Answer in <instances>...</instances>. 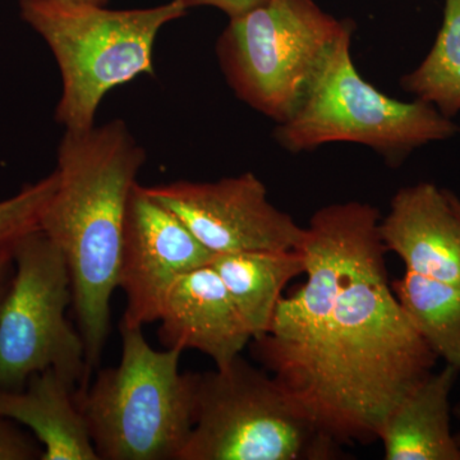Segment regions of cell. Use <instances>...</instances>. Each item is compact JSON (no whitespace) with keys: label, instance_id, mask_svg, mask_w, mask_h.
I'll use <instances>...</instances> for the list:
<instances>
[{"label":"cell","instance_id":"1","mask_svg":"<svg viewBox=\"0 0 460 460\" xmlns=\"http://www.w3.org/2000/svg\"><path fill=\"white\" fill-rule=\"evenodd\" d=\"M381 213L366 202L319 208L305 228V281L283 296L253 357L339 445L378 440L384 420L438 357L389 281Z\"/></svg>","mask_w":460,"mask_h":460},{"label":"cell","instance_id":"2","mask_svg":"<svg viewBox=\"0 0 460 460\" xmlns=\"http://www.w3.org/2000/svg\"><path fill=\"white\" fill-rule=\"evenodd\" d=\"M57 162V189L40 229L68 263L91 381L107 344L127 208L146 153L117 119L84 131L66 129Z\"/></svg>","mask_w":460,"mask_h":460},{"label":"cell","instance_id":"3","mask_svg":"<svg viewBox=\"0 0 460 460\" xmlns=\"http://www.w3.org/2000/svg\"><path fill=\"white\" fill-rule=\"evenodd\" d=\"M189 8L183 0L124 11L63 0H20L21 17L44 39L59 66L58 122L72 131L93 128L109 91L138 75H155L157 35Z\"/></svg>","mask_w":460,"mask_h":460},{"label":"cell","instance_id":"4","mask_svg":"<svg viewBox=\"0 0 460 460\" xmlns=\"http://www.w3.org/2000/svg\"><path fill=\"white\" fill-rule=\"evenodd\" d=\"M122 356L75 390L100 460H178L193 429V372L181 350H157L142 328L120 323Z\"/></svg>","mask_w":460,"mask_h":460},{"label":"cell","instance_id":"5","mask_svg":"<svg viewBox=\"0 0 460 460\" xmlns=\"http://www.w3.org/2000/svg\"><path fill=\"white\" fill-rule=\"evenodd\" d=\"M356 31L314 0H263L230 17L217 56L230 89L277 124L302 107L344 39Z\"/></svg>","mask_w":460,"mask_h":460},{"label":"cell","instance_id":"6","mask_svg":"<svg viewBox=\"0 0 460 460\" xmlns=\"http://www.w3.org/2000/svg\"><path fill=\"white\" fill-rule=\"evenodd\" d=\"M193 429L178 460H332L341 445L265 368L239 356L193 374Z\"/></svg>","mask_w":460,"mask_h":460},{"label":"cell","instance_id":"7","mask_svg":"<svg viewBox=\"0 0 460 460\" xmlns=\"http://www.w3.org/2000/svg\"><path fill=\"white\" fill-rule=\"evenodd\" d=\"M352 38L339 45L298 111L275 127L272 137L280 147L298 154L352 142L372 148L390 168H399L416 148L459 132L434 105L390 98L367 83L354 66Z\"/></svg>","mask_w":460,"mask_h":460},{"label":"cell","instance_id":"8","mask_svg":"<svg viewBox=\"0 0 460 460\" xmlns=\"http://www.w3.org/2000/svg\"><path fill=\"white\" fill-rule=\"evenodd\" d=\"M12 255L13 277L0 305V387L22 389L51 368L84 389L86 348L66 316L74 288L65 255L40 228L18 239Z\"/></svg>","mask_w":460,"mask_h":460},{"label":"cell","instance_id":"9","mask_svg":"<svg viewBox=\"0 0 460 460\" xmlns=\"http://www.w3.org/2000/svg\"><path fill=\"white\" fill-rule=\"evenodd\" d=\"M213 253L301 251L305 228L269 201L253 172L217 181L145 187Z\"/></svg>","mask_w":460,"mask_h":460},{"label":"cell","instance_id":"10","mask_svg":"<svg viewBox=\"0 0 460 460\" xmlns=\"http://www.w3.org/2000/svg\"><path fill=\"white\" fill-rule=\"evenodd\" d=\"M214 255L177 215L136 184L127 208L118 274V288L127 298L120 323L135 328L157 323L175 279L208 265Z\"/></svg>","mask_w":460,"mask_h":460},{"label":"cell","instance_id":"11","mask_svg":"<svg viewBox=\"0 0 460 460\" xmlns=\"http://www.w3.org/2000/svg\"><path fill=\"white\" fill-rule=\"evenodd\" d=\"M159 339L165 348L196 349L228 367L252 341L246 321L210 265L181 274L160 311Z\"/></svg>","mask_w":460,"mask_h":460},{"label":"cell","instance_id":"12","mask_svg":"<svg viewBox=\"0 0 460 460\" xmlns=\"http://www.w3.org/2000/svg\"><path fill=\"white\" fill-rule=\"evenodd\" d=\"M378 229L387 252L401 257L405 270L460 286V219L447 190L429 181L402 187Z\"/></svg>","mask_w":460,"mask_h":460},{"label":"cell","instance_id":"13","mask_svg":"<svg viewBox=\"0 0 460 460\" xmlns=\"http://www.w3.org/2000/svg\"><path fill=\"white\" fill-rule=\"evenodd\" d=\"M75 390L56 370L38 372L22 389L0 387V417L31 429L41 460H100Z\"/></svg>","mask_w":460,"mask_h":460},{"label":"cell","instance_id":"14","mask_svg":"<svg viewBox=\"0 0 460 460\" xmlns=\"http://www.w3.org/2000/svg\"><path fill=\"white\" fill-rule=\"evenodd\" d=\"M460 371L445 365L402 399L378 434L385 460H460L450 428V394Z\"/></svg>","mask_w":460,"mask_h":460},{"label":"cell","instance_id":"15","mask_svg":"<svg viewBox=\"0 0 460 460\" xmlns=\"http://www.w3.org/2000/svg\"><path fill=\"white\" fill-rule=\"evenodd\" d=\"M208 265L246 321L252 341L268 334L284 289L305 271L302 251L215 253Z\"/></svg>","mask_w":460,"mask_h":460},{"label":"cell","instance_id":"16","mask_svg":"<svg viewBox=\"0 0 460 460\" xmlns=\"http://www.w3.org/2000/svg\"><path fill=\"white\" fill-rule=\"evenodd\" d=\"M399 305L422 341L460 371V286L405 270L392 283Z\"/></svg>","mask_w":460,"mask_h":460},{"label":"cell","instance_id":"17","mask_svg":"<svg viewBox=\"0 0 460 460\" xmlns=\"http://www.w3.org/2000/svg\"><path fill=\"white\" fill-rule=\"evenodd\" d=\"M402 89L453 119L460 111V0H445L443 25L428 57L401 78Z\"/></svg>","mask_w":460,"mask_h":460},{"label":"cell","instance_id":"18","mask_svg":"<svg viewBox=\"0 0 460 460\" xmlns=\"http://www.w3.org/2000/svg\"><path fill=\"white\" fill-rule=\"evenodd\" d=\"M57 183L54 171L36 183L27 184L17 195L0 201V251L13 246L27 233L40 228L41 215Z\"/></svg>","mask_w":460,"mask_h":460},{"label":"cell","instance_id":"19","mask_svg":"<svg viewBox=\"0 0 460 460\" xmlns=\"http://www.w3.org/2000/svg\"><path fill=\"white\" fill-rule=\"evenodd\" d=\"M42 454L44 449L39 441L13 420L0 417V460H41Z\"/></svg>","mask_w":460,"mask_h":460},{"label":"cell","instance_id":"20","mask_svg":"<svg viewBox=\"0 0 460 460\" xmlns=\"http://www.w3.org/2000/svg\"><path fill=\"white\" fill-rule=\"evenodd\" d=\"M189 7L193 5H208V7H214L220 9L226 16L235 17L244 12L250 11L263 0H183Z\"/></svg>","mask_w":460,"mask_h":460},{"label":"cell","instance_id":"21","mask_svg":"<svg viewBox=\"0 0 460 460\" xmlns=\"http://www.w3.org/2000/svg\"><path fill=\"white\" fill-rule=\"evenodd\" d=\"M12 247L0 251V305L7 293L12 277H13L14 262Z\"/></svg>","mask_w":460,"mask_h":460},{"label":"cell","instance_id":"22","mask_svg":"<svg viewBox=\"0 0 460 460\" xmlns=\"http://www.w3.org/2000/svg\"><path fill=\"white\" fill-rule=\"evenodd\" d=\"M63 2L75 3V4L96 5V7H104L108 0H63Z\"/></svg>","mask_w":460,"mask_h":460},{"label":"cell","instance_id":"23","mask_svg":"<svg viewBox=\"0 0 460 460\" xmlns=\"http://www.w3.org/2000/svg\"><path fill=\"white\" fill-rule=\"evenodd\" d=\"M447 199H449L450 205H452L454 213H456V217H458L460 219V199L458 198V196L454 195L452 190H447Z\"/></svg>","mask_w":460,"mask_h":460},{"label":"cell","instance_id":"24","mask_svg":"<svg viewBox=\"0 0 460 460\" xmlns=\"http://www.w3.org/2000/svg\"><path fill=\"white\" fill-rule=\"evenodd\" d=\"M453 411H454V416H456V419H458V420H460V402H459V404H456V407H454ZM454 436H456V444H458V447L460 449V431L458 432V434L454 435Z\"/></svg>","mask_w":460,"mask_h":460}]
</instances>
